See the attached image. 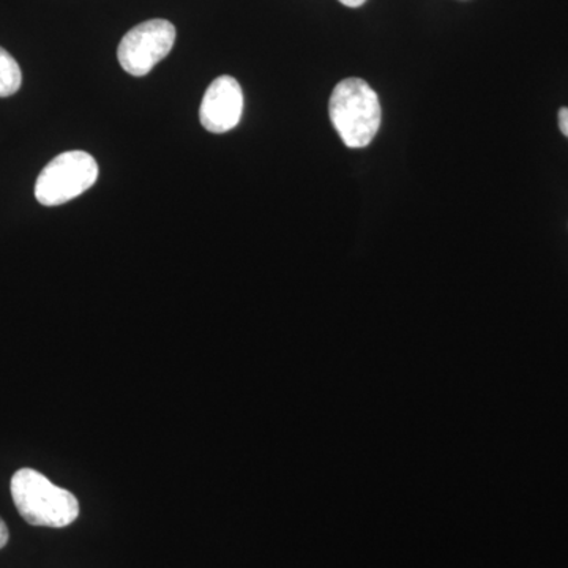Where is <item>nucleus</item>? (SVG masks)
Segmentation results:
<instances>
[{
	"mask_svg": "<svg viewBox=\"0 0 568 568\" xmlns=\"http://www.w3.org/2000/svg\"><path fill=\"white\" fill-rule=\"evenodd\" d=\"M559 126L560 132L568 138V108H562V110L559 111Z\"/></svg>",
	"mask_w": 568,
	"mask_h": 568,
	"instance_id": "nucleus-8",
	"label": "nucleus"
},
{
	"mask_svg": "<svg viewBox=\"0 0 568 568\" xmlns=\"http://www.w3.org/2000/svg\"><path fill=\"white\" fill-rule=\"evenodd\" d=\"M328 114L339 138L349 149L366 148L379 132V97L361 78H347L336 84Z\"/></svg>",
	"mask_w": 568,
	"mask_h": 568,
	"instance_id": "nucleus-2",
	"label": "nucleus"
},
{
	"mask_svg": "<svg viewBox=\"0 0 568 568\" xmlns=\"http://www.w3.org/2000/svg\"><path fill=\"white\" fill-rule=\"evenodd\" d=\"M97 179H99V164L88 152L61 153L44 166L37 179V201L47 207L69 203L88 192Z\"/></svg>",
	"mask_w": 568,
	"mask_h": 568,
	"instance_id": "nucleus-3",
	"label": "nucleus"
},
{
	"mask_svg": "<svg viewBox=\"0 0 568 568\" xmlns=\"http://www.w3.org/2000/svg\"><path fill=\"white\" fill-rule=\"evenodd\" d=\"M22 73L20 65L9 51L0 48V99L14 95L20 91Z\"/></svg>",
	"mask_w": 568,
	"mask_h": 568,
	"instance_id": "nucleus-6",
	"label": "nucleus"
},
{
	"mask_svg": "<svg viewBox=\"0 0 568 568\" xmlns=\"http://www.w3.org/2000/svg\"><path fill=\"white\" fill-rule=\"evenodd\" d=\"M10 532L9 528H7L6 521L0 518V549L6 547L9 544Z\"/></svg>",
	"mask_w": 568,
	"mask_h": 568,
	"instance_id": "nucleus-7",
	"label": "nucleus"
},
{
	"mask_svg": "<svg viewBox=\"0 0 568 568\" xmlns=\"http://www.w3.org/2000/svg\"><path fill=\"white\" fill-rule=\"evenodd\" d=\"M11 497L24 521L40 528L62 529L80 517V503L67 489L55 487L39 470H18L11 477Z\"/></svg>",
	"mask_w": 568,
	"mask_h": 568,
	"instance_id": "nucleus-1",
	"label": "nucleus"
},
{
	"mask_svg": "<svg viewBox=\"0 0 568 568\" xmlns=\"http://www.w3.org/2000/svg\"><path fill=\"white\" fill-rule=\"evenodd\" d=\"M343 6L349 7V9H357V7L364 6L366 0H338Z\"/></svg>",
	"mask_w": 568,
	"mask_h": 568,
	"instance_id": "nucleus-9",
	"label": "nucleus"
},
{
	"mask_svg": "<svg viewBox=\"0 0 568 568\" xmlns=\"http://www.w3.org/2000/svg\"><path fill=\"white\" fill-rule=\"evenodd\" d=\"M244 112V92L233 77L216 78L204 93L200 121L207 132H231L241 122Z\"/></svg>",
	"mask_w": 568,
	"mask_h": 568,
	"instance_id": "nucleus-5",
	"label": "nucleus"
},
{
	"mask_svg": "<svg viewBox=\"0 0 568 568\" xmlns=\"http://www.w3.org/2000/svg\"><path fill=\"white\" fill-rule=\"evenodd\" d=\"M174 24L166 20L141 22L123 36L119 44V63L132 77H145L162 62L175 43Z\"/></svg>",
	"mask_w": 568,
	"mask_h": 568,
	"instance_id": "nucleus-4",
	"label": "nucleus"
}]
</instances>
